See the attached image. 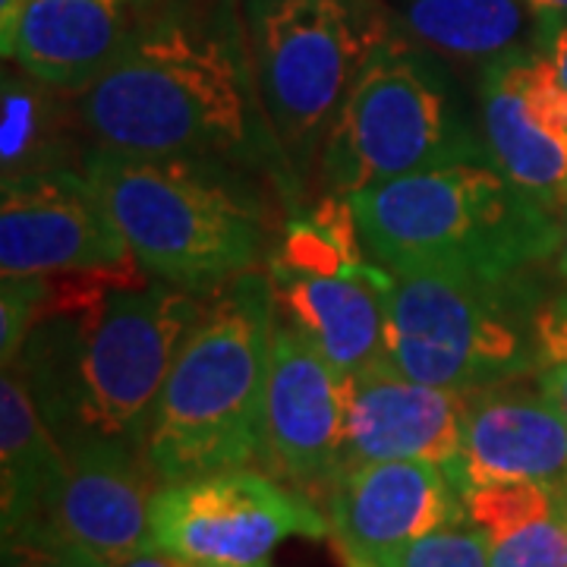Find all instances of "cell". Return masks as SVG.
I'll use <instances>...</instances> for the list:
<instances>
[{
    "label": "cell",
    "instance_id": "obj_17",
    "mask_svg": "<svg viewBox=\"0 0 567 567\" xmlns=\"http://www.w3.org/2000/svg\"><path fill=\"white\" fill-rule=\"evenodd\" d=\"M461 492L492 483L567 488V423L543 385L514 382L466 391Z\"/></svg>",
    "mask_w": 567,
    "mask_h": 567
},
{
    "label": "cell",
    "instance_id": "obj_1",
    "mask_svg": "<svg viewBox=\"0 0 567 567\" xmlns=\"http://www.w3.org/2000/svg\"><path fill=\"white\" fill-rule=\"evenodd\" d=\"M76 104L99 145L240 164L300 203L256 85L240 0H162Z\"/></svg>",
    "mask_w": 567,
    "mask_h": 567
},
{
    "label": "cell",
    "instance_id": "obj_31",
    "mask_svg": "<svg viewBox=\"0 0 567 567\" xmlns=\"http://www.w3.org/2000/svg\"><path fill=\"white\" fill-rule=\"evenodd\" d=\"M565 495H567V488H565Z\"/></svg>",
    "mask_w": 567,
    "mask_h": 567
},
{
    "label": "cell",
    "instance_id": "obj_18",
    "mask_svg": "<svg viewBox=\"0 0 567 567\" xmlns=\"http://www.w3.org/2000/svg\"><path fill=\"white\" fill-rule=\"evenodd\" d=\"M162 0H25L3 58L35 80L80 95L117 61Z\"/></svg>",
    "mask_w": 567,
    "mask_h": 567
},
{
    "label": "cell",
    "instance_id": "obj_26",
    "mask_svg": "<svg viewBox=\"0 0 567 567\" xmlns=\"http://www.w3.org/2000/svg\"><path fill=\"white\" fill-rule=\"evenodd\" d=\"M539 51L551 61L567 85V20L539 22Z\"/></svg>",
    "mask_w": 567,
    "mask_h": 567
},
{
    "label": "cell",
    "instance_id": "obj_21",
    "mask_svg": "<svg viewBox=\"0 0 567 567\" xmlns=\"http://www.w3.org/2000/svg\"><path fill=\"white\" fill-rule=\"evenodd\" d=\"M61 439L13 365L0 375V502L3 533L39 524L63 473Z\"/></svg>",
    "mask_w": 567,
    "mask_h": 567
},
{
    "label": "cell",
    "instance_id": "obj_27",
    "mask_svg": "<svg viewBox=\"0 0 567 567\" xmlns=\"http://www.w3.org/2000/svg\"><path fill=\"white\" fill-rule=\"evenodd\" d=\"M539 385L555 401V406L561 410V416H565L567 423V360L565 363L543 365L539 369Z\"/></svg>",
    "mask_w": 567,
    "mask_h": 567
},
{
    "label": "cell",
    "instance_id": "obj_28",
    "mask_svg": "<svg viewBox=\"0 0 567 567\" xmlns=\"http://www.w3.org/2000/svg\"><path fill=\"white\" fill-rule=\"evenodd\" d=\"M117 567H189L186 561H181L177 555H171V551H162V548L148 546L142 548L140 555H133L130 561H123Z\"/></svg>",
    "mask_w": 567,
    "mask_h": 567
},
{
    "label": "cell",
    "instance_id": "obj_22",
    "mask_svg": "<svg viewBox=\"0 0 567 567\" xmlns=\"http://www.w3.org/2000/svg\"><path fill=\"white\" fill-rule=\"evenodd\" d=\"M398 22L429 51L483 66L539 48V17L529 0H401Z\"/></svg>",
    "mask_w": 567,
    "mask_h": 567
},
{
    "label": "cell",
    "instance_id": "obj_6",
    "mask_svg": "<svg viewBox=\"0 0 567 567\" xmlns=\"http://www.w3.org/2000/svg\"><path fill=\"white\" fill-rule=\"evenodd\" d=\"M488 155L480 107L442 54L394 29L350 85L324 136L319 177L324 193L357 196L442 164Z\"/></svg>",
    "mask_w": 567,
    "mask_h": 567
},
{
    "label": "cell",
    "instance_id": "obj_29",
    "mask_svg": "<svg viewBox=\"0 0 567 567\" xmlns=\"http://www.w3.org/2000/svg\"><path fill=\"white\" fill-rule=\"evenodd\" d=\"M555 271H558V281L565 284V293H567V203L558 208V249H555Z\"/></svg>",
    "mask_w": 567,
    "mask_h": 567
},
{
    "label": "cell",
    "instance_id": "obj_8",
    "mask_svg": "<svg viewBox=\"0 0 567 567\" xmlns=\"http://www.w3.org/2000/svg\"><path fill=\"white\" fill-rule=\"evenodd\" d=\"M265 114L300 183L375 48L394 32L375 0H240Z\"/></svg>",
    "mask_w": 567,
    "mask_h": 567
},
{
    "label": "cell",
    "instance_id": "obj_2",
    "mask_svg": "<svg viewBox=\"0 0 567 567\" xmlns=\"http://www.w3.org/2000/svg\"><path fill=\"white\" fill-rule=\"evenodd\" d=\"M51 290L13 369L63 447H145L164 379L208 290L121 268L48 275Z\"/></svg>",
    "mask_w": 567,
    "mask_h": 567
},
{
    "label": "cell",
    "instance_id": "obj_11",
    "mask_svg": "<svg viewBox=\"0 0 567 567\" xmlns=\"http://www.w3.org/2000/svg\"><path fill=\"white\" fill-rule=\"evenodd\" d=\"M136 262L102 193L80 167L0 186V275H63Z\"/></svg>",
    "mask_w": 567,
    "mask_h": 567
},
{
    "label": "cell",
    "instance_id": "obj_30",
    "mask_svg": "<svg viewBox=\"0 0 567 567\" xmlns=\"http://www.w3.org/2000/svg\"><path fill=\"white\" fill-rule=\"evenodd\" d=\"M529 7L536 10L539 22L567 20V0H529Z\"/></svg>",
    "mask_w": 567,
    "mask_h": 567
},
{
    "label": "cell",
    "instance_id": "obj_12",
    "mask_svg": "<svg viewBox=\"0 0 567 567\" xmlns=\"http://www.w3.org/2000/svg\"><path fill=\"white\" fill-rule=\"evenodd\" d=\"M322 502L347 567L379 565L429 533L466 520L454 473L425 461L350 464Z\"/></svg>",
    "mask_w": 567,
    "mask_h": 567
},
{
    "label": "cell",
    "instance_id": "obj_23",
    "mask_svg": "<svg viewBox=\"0 0 567 567\" xmlns=\"http://www.w3.org/2000/svg\"><path fill=\"white\" fill-rule=\"evenodd\" d=\"M372 567H488V543L470 520H457L410 543Z\"/></svg>",
    "mask_w": 567,
    "mask_h": 567
},
{
    "label": "cell",
    "instance_id": "obj_3",
    "mask_svg": "<svg viewBox=\"0 0 567 567\" xmlns=\"http://www.w3.org/2000/svg\"><path fill=\"white\" fill-rule=\"evenodd\" d=\"M133 259L155 278L215 290L265 268L297 203L262 174L215 158L136 155L92 142L82 162Z\"/></svg>",
    "mask_w": 567,
    "mask_h": 567
},
{
    "label": "cell",
    "instance_id": "obj_24",
    "mask_svg": "<svg viewBox=\"0 0 567 567\" xmlns=\"http://www.w3.org/2000/svg\"><path fill=\"white\" fill-rule=\"evenodd\" d=\"M3 567H111L44 524L3 533Z\"/></svg>",
    "mask_w": 567,
    "mask_h": 567
},
{
    "label": "cell",
    "instance_id": "obj_5",
    "mask_svg": "<svg viewBox=\"0 0 567 567\" xmlns=\"http://www.w3.org/2000/svg\"><path fill=\"white\" fill-rule=\"evenodd\" d=\"M365 252L388 271L524 275L555 259L558 212L492 158L442 164L350 196Z\"/></svg>",
    "mask_w": 567,
    "mask_h": 567
},
{
    "label": "cell",
    "instance_id": "obj_19",
    "mask_svg": "<svg viewBox=\"0 0 567 567\" xmlns=\"http://www.w3.org/2000/svg\"><path fill=\"white\" fill-rule=\"evenodd\" d=\"M76 95L61 92L32 73L3 70L0 85V177L17 181L41 171L80 167L89 152Z\"/></svg>",
    "mask_w": 567,
    "mask_h": 567
},
{
    "label": "cell",
    "instance_id": "obj_10",
    "mask_svg": "<svg viewBox=\"0 0 567 567\" xmlns=\"http://www.w3.org/2000/svg\"><path fill=\"white\" fill-rule=\"evenodd\" d=\"M344 445L347 375L275 312L259 461L316 502L344 470Z\"/></svg>",
    "mask_w": 567,
    "mask_h": 567
},
{
    "label": "cell",
    "instance_id": "obj_15",
    "mask_svg": "<svg viewBox=\"0 0 567 567\" xmlns=\"http://www.w3.org/2000/svg\"><path fill=\"white\" fill-rule=\"evenodd\" d=\"M464 401V391L416 382L394 363L347 375L344 466L425 461L457 473Z\"/></svg>",
    "mask_w": 567,
    "mask_h": 567
},
{
    "label": "cell",
    "instance_id": "obj_13",
    "mask_svg": "<svg viewBox=\"0 0 567 567\" xmlns=\"http://www.w3.org/2000/svg\"><path fill=\"white\" fill-rule=\"evenodd\" d=\"M476 107L492 162L558 212L567 203V85L551 61L527 48L486 63Z\"/></svg>",
    "mask_w": 567,
    "mask_h": 567
},
{
    "label": "cell",
    "instance_id": "obj_9",
    "mask_svg": "<svg viewBox=\"0 0 567 567\" xmlns=\"http://www.w3.org/2000/svg\"><path fill=\"white\" fill-rule=\"evenodd\" d=\"M148 533L152 546L189 567H271L290 536L324 539L331 524L309 495L268 470L230 466L162 483Z\"/></svg>",
    "mask_w": 567,
    "mask_h": 567
},
{
    "label": "cell",
    "instance_id": "obj_20",
    "mask_svg": "<svg viewBox=\"0 0 567 567\" xmlns=\"http://www.w3.org/2000/svg\"><path fill=\"white\" fill-rule=\"evenodd\" d=\"M466 520L486 536L488 567H567V495L546 483L464 492Z\"/></svg>",
    "mask_w": 567,
    "mask_h": 567
},
{
    "label": "cell",
    "instance_id": "obj_7",
    "mask_svg": "<svg viewBox=\"0 0 567 567\" xmlns=\"http://www.w3.org/2000/svg\"><path fill=\"white\" fill-rule=\"evenodd\" d=\"M546 303L536 271L476 275L404 268L388 284L391 363L451 391L514 382L543 369L536 316Z\"/></svg>",
    "mask_w": 567,
    "mask_h": 567
},
{
    "label": "cell",
    "instance_id": "obj_16",
    "mask_svg": "<svg viewBox=\"0 0 567 567\" xmlns=\"http://www.w3.org/2000/svg\"><path fill=\"white\" fill-rule=\"evenodd\" d=\"M265 268L278 319L293 324L344 375L391 363L388 268L365 262L322 271L278 259H268Z\"/></svg>",
    "mask_w": 567,
    "mask_h": 567
},
{
    "label": "cell",
    "instance_id": "obj_25",
    "mask_svg": "<svg viewBox=\"0 0 567 567\" xmlns=\"http://www.w3.org/2000/svg\"><path fill=\"white\" fill-rule=\"evenodd\" d=\"M51 278L29 275V278H3L0 287V360L10 365L20 353L25 334L39 319L41 306L48 300Z\"/></svg>",
    "mask_w": 567,
    "mask_h": 567
},
{
    "label": "cell",
    "instance_id": "obj_14",
    "mask_svg": "<svg viewBox=\"0 0 567 567\" xmlns=\"http://www.w3.org/2000/svg\"><path fill=\"white\" fill-rule=\"evenodd\" d=\"M63 473L39 524L111 567L152 546V498L162 486L140 447L80 442L63 447Z\"/></svg>",
    "mask_w": 567,
    "mask_h": 567
},
{
    "label": "cell",
    "instance_id": "obj_4",
    "mask_svg": "<svg viewBox=\"0 0 567 567\" xmlns=\"http://www.w3.org/2000/svg\"><path fill=\"white\" fill-rule=\"evenodd\" d=\"M271 331L268 268L244 271L205 293L203 312L164 379L142 447L162 483L259 461Z\"/></svg>",
    "mask_w": 567,
    "mask_h": 567
}]
</instances>
